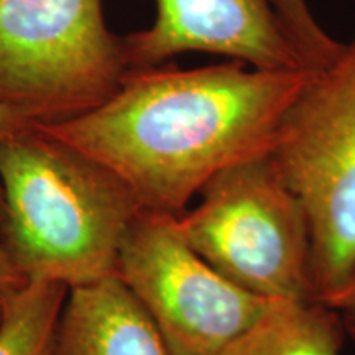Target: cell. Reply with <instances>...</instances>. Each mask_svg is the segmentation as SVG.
<instances>
[{
    "label": "cell",
    "instance_id": "obj_1",
    "mask_svg": "<svg viewBox=\"0 0 355 355\" xmlns=\"http://www.w3.org/2000/svg\"><path fill=\"white\" fill-rule=\"evenodd\" d=\"M314 73L168 61L132 69L101 107L38 127L107 166L145 211L181 216L220 171L272 153L283 115Z\"/></svg>",
    "mask_w": 355,
    "mask_h": 355
},
{
    "label": "cell",
    "instance_id": "obj_2",
    "mask_svg": "<svg viewBox=\"0 0 355 355\" xmlns=\"http://www.w3.org/2000/svg\"><path fill=\"white\" fill-rule=\"evenodd\" d=\"M0 242L26 279L73 288L117 275L123 239L144 211L97 159L38 125L0 144Z\"/></svg>",
    "mask_w": 355,
    "mask_h": 355
},
{
    "label": "cell",
    "instance_id": "obj_3",
    "mask_svg": "<svg viewBox=\"0 0 355 355\" xmlns=\"http://www.w3.org/2000/svg\"><path fill=\"white\" fill-rule=\"evenodd\" d=\"M272 158L308 219L314 296L326 304L355 270V33L283 115Z\"/></svg>",
    "mask_w": 355,
    "mask_h": 355
},
{
    "label": "cell",
    "instance_id": "obj_4",
    "mask_svg": "<svg viewBox=\"0 0 355 355\" xmlns=\"http://www.w3.org/2000/svg\"><path fill=\"white\" fill-rule=\"evenodd\" d=\"M128 73L102 0H0V102L32 125L101 107Z\"/></svg>",
    "mask_w": 355,
    "mask_h": 355
},
{
    "label": "cell",
    "instance_id": "obj_5",
    "mask_svg": "<svg viewBox=\"0 0 355 355\" xmlns=\"http://www.w3.org/2000/svg\"><path fill=\"white\" fill-rule=\"evenodd\" d=\"M199 196L176 225L201 259L259 298L316 301L308 219L272 153L220 171Z\"/></svg>",
    "mask_w": 355,
    "mask_h": 355
},
{
    "label": "cell",
    "instance_id": "obj_6",
    "mask_svg": "<svg viewBox=\"0 0 355 355\" xmlns=\"http://www.w3.org/2000/svg\"><path fill=\"white\" fill-rule=\"evenodd\" d=\"M117 277L152 318L171 355H219L270 300L222 277L188 245L176 216L141 211L123 239Z\"/></svg>",
    "mask_w": 355,
    "mask_h": 355
},
{
    "label": "cell",
    "instance_id": "obj_7",
    "mask_svg": "<svg viewBox=\"0 0 355 355\" xmlns=\"http://www.w3.org/2000/svg\"><path fill=\"white\" fill-rule=\"evenodd\" d=\"M155 3L153 24L123 37L130 71L165 64L183 53L219 55L260 69H308L279 20L275 0Z\"/></svg>",
    "mask_w": 355,
    "mask_h": 355
},
{
    "label": "cell",
    "instance_id": "obj_8",
    "mask_svg": "<svg viewBox=\"0 0 355 355\" xmlns=\"http://www.w3.org/2000/svg\"><path fill=\"white\" fill-rule=\"evenodd\" d=\"M51 355H171L157 326L122 279L68 290Z\"/></svg>",
    "mask_w": 355,
    "mask_h": 355
},
{
    "label": "cell",
    "instance_id": "obj_9",
    "mask_svg": "<svg viewBox=\"0 0 355 355\" xmlns=\"http://www.w3.org/2000/svg\"><path fill=\"white\" fill-rule=\"evenodd\" d=\"M343 321L321 301H270L259 319L219 355H339Z\"/></svg>",
    "mask_w": 355,
    "mask_h": 355
},
{
    "label": "cell",
    "instance_id": "obj_10",
    "mask_svg": "<svg viewBox=\"0 0 355 355\" xmlns=\"http://www.w3.org/2000/svg\"><path fill=\"white\" fill-rule=\"evenodd\" d=\"M68 290L50 279H28L0 306V355H51Z\"/></svg>",
    "mask_w": 355,
    "mask_h": 355
},
{
    "label": "cell",
    "instance_id": "obj_11",
    "mask_svg": "<svg viewBox=\"0 0 355 355\" xmlns=\"http://www.w3.org/2000/svg\"><path fill=\"white\" fill-rule=\"evenodd\" d=\"M288 37L309 71H321L339 58L344 44L331 37L313 15L308 0H275Z\"/></svg>",
    "mask_w": 355,
    "mask_h": 355
},
{
    "label": "cell",
    "instance_id": "obj_12",
    "mask_svg": "<svg viewBox=\"0 0 355 355\" xmlns=\"http://www.w3.org/2000/svg\"><path fill=\"white\" fill-rule=\"evenodd\" d=\"M26 283L28 279L13 261L6 245L0 242V306L7 303L20 290H24Z\"/></svg>",
    "mask_w": 355,
    "mask_h": 355
},
{
    "label": "cell",
    "instance_id": "obj_13",
    "mask_svg": "<svg viewBox=\"0 0 355 355\" xmlns=\"http://www.w3.org/2000/svg\"><path fill=\"white\" fill-rule=\"evenodd\" d=\"M326 304L339 314L345 334L355 340V270L343 290Z\"/></svg>",
    "mask_w": 355,
    "mask_h": 355
},
{
    "label": "cell",
    "instance_id": "obj_14",
    "mask_svg": "<svg viewBox=\"0 0 355 355\" xmlns=\"http://www.w3.org/2000/svg\"><path fill=\"white\" fill-rule=\"evenodd\" d=\"M32 125L21 119L19 114L13 112L12 109H8L7 105H3L0 102V144L10 137L12 133H15L20 128ZM3 224H6V202H3V191H2V184H0V235H2L3 230Z\"/></svg>",
    "mask_w": 355,
    "mask_h": 355
}]
</instances>
